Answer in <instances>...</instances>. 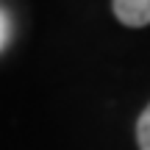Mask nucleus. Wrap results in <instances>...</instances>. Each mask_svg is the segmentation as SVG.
I'll return each mask as SVG.
<instances>
[{"instance_id": "obj_2", "label": "nucleus", "mask_w": 150, "mask_h": 150, "mask_svg": "<svg viewBox=\"0 0 150 150\" xmlns=\"http://www.w3.org/2000/svg\"><path fill=\"white\" fill-rule=\"evenodd\" d=\"M136 142L142 150H150V106L142 111L139 122H136Z\"/></svg>"}, {"instance_id": "obj_3", "label": "nucleus", "mask_w": 150, "mask_h": 150, "mask_svg": "<svg viewBox=\"0 0 150 150\" xmlns=\"http://www.w3.org/2000/svg\"><path fill=\"white\" fill-rule=\"evenodd\" d=\"M6 42H8V17H6V11L0 8V50L6 47Z\"/></svg>"}, {"instance_id": "obj_1", "label": "nucleus", "mask_w": 150, "mask_h": 150, "mask_svg": "<svg viewBox=\"0 0 150 150\" xmlns=\"http://www.w3.org/2000/svg\"><path fill=\"white\" fill-rule=\"evenodd\" d=\"M114 14L122 25H150V0H114Z\"/></svg>"}]
</instances>
